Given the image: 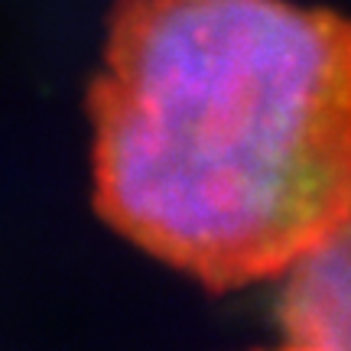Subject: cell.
<instances>
[{
    "label": "cell",
    "mask_w": 351,
    "mask_h": 351,
    "mask_svg": "<svg viewBox=\"0 0 351 351\" xmlns=\"http://www.w3.org/2000/svg\"><path fill=\"white\" fill-rule=\"evenodd\" d=\"M95 208L238 289L351 218V20L289 0H117L91 85Z\"/></svg>",
    "instance_id": "6da1fadb"
},
{
    "label": "cell",
    "mask_w": 351,
    "mask_h": 351,
    "mask_svg": "<svg viewBox=\"0 0 351 351\" xmlns=\"http://www.w3.org/2000/svg\"><path fill=\"white\" fill-rule=\"evenodd\" d=\"M287 274L280 322L289 345L351 351V218Z\"/></svg>",
    "instance_id": "7a4b0ae2"
},
{
    "label": "cell",
    "mask_w": 351,
    "mask_h": 351,
    "mask_svg": "<svg viewBox=\"0 0 351 351\" xmlns=\"http://www.w3.org/2000/svg\"><path fill=\"white\" fill-rule=\"evenodd\" d=\"M283 351H313V348H300V345H289V348H283Z\"/></svg>",
    "instance_id": "3957f363"
}]
</instances>
